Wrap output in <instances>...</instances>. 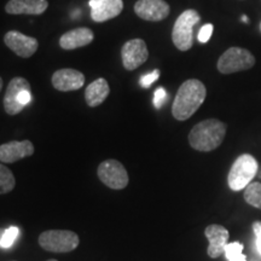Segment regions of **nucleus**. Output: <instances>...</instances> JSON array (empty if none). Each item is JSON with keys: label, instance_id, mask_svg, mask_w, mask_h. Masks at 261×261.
<instances>
[{"label": "nucleus", "instance_id": "13", "mask_svg": "<svg viewBox=\"0 0 261 261\" xmlns=\"http://www.w3.org/2000/svg\"><path fill=\"white\" fill-rule=\"evenodd\" d=\"M25 89H31V84L24 77H14L10 81L4 97V109L9 115H16L24 109L19 104V94Z\"/></svg>", "mask_w": 261, "mask_h": 261}, {"label": "nucleus", "instance_id": "3", "mask_svg": "<svg viewBox=\"0 0 261 261\" xmlns=\"http://www.w3.org/2000/svg\"><path fill=\"white\" fill-rule=\"evenodd\" d=\"M257 168L259 165L252 155L243 154L238 156L227 175V182L231 190L241 191L246 189L256 175Z\"/></svg>", "mask_w": 261, "mask_h": 261}, {"label": "nucleus", "instance_id": "6", "mask_svg": "<svg viewBox=\"0 0 261 261\" xmlns=\"http://www.w3.org/2000/svg\"><path fill=\"white\" fill-rule=\"evenodd\" d=\"M255 64V57L242 47H230L221 55L218 61V70L221 74H232L248 70Z\"/></svg>", "mask_w": 261, "mask_h": 261}, {"label": "nucleus", "instance_id": "28", "mask_svg": "<svg viewBox=\"0 0 261 261\" xmlns=\"http://www.w3.org/2000/svg\"><path fill=\"white\" fill-rule=\"evenodd\" d=\"M242 21L244 22V23H248V17H247L246 15H243V16H242Z\"/></svg>", "mask_w": 261, "mask_h": 261}, {"label": "nucleus", "instance_id": "31", "mask_svg": "<svg viewBox=\"0 0 261 261\" xmlns=\"http://www.w3.org/2000/svg\"><path fill=\"white\" fill-rule=\"evenodd\" d=\"M260 31H261V23H260Z\"/></svg>", "mask_w": 261, "mask_h": 261}, {"label": "nucleus", "instance_id": "5", "mask_svg": "<svg viewBox=\"0 0 261 261\" xmlns=\"http://www.w3.org/2000/svg\"><path fill=\"white\" fill-rule=\"evenodd\" d=\"M80 238L74 231L47 230L39 236V244L44 250L51 253H69L76 249Z\"/></svg>", "mask_w": 261, "mask_h": 261}, {"label": "nucleus", "instance_id": "8", "mask_svg": "<svg viewBox=\"0 0 261 261\" xmlns=\"http://www.w3.org/2000/svg\"><path fill=\"white\" fill-rule=\"evenodd\" d=\"M122 64L127 70H135L144 64L149 57L146 44L142 39H132L125 42L121 50Z\"/></svg>", "mask_w": 261, "mask_h": 261}, {"label": "nucleus", "instance_id": "19", "mask_svg": "<svg viewBox=\"0 0 261 261\" xmlns=\"http://www.w3.org/2000/svg\"><path fill=\"white\" fill-rule=\"evenodd\" d=\"M244 201L248 204L261 210V184L260 182H250L246 188L243 194Z\"/></svg>", "mask_w": 261, "mask_h": 261}, {"label": "nucleus", "instance_id": "27", "mask_svg": "<svg viewBox=\"0 0 261 261\" xmlns=\"http://www.w3.org/2000/svg\"><path fill=\"white\" fill-rule=\"evenodd\" d=\"M5 230L6 228H0V248H2V240H3V236H4V233H5Z\"/></svg>", "mask_w": 261, "mask_h": 261}, {"label": "nucleus", "instance_id": "22", "mask_svg": "<svg viewBox=\"0 0 261 261\" xmlns=\"http://www.w3.org/2000/svg\"><path fill=\"white\" fill-rule=\"evenodd\" d=\"M18 232H19L18 227L16 226H10L9 228H6L4 236H3V240H2V248L8 249V248L12 247V244L15 243L16 238L18 236Z\"/></svg>", "mask_w": 261, "mask_h": 261}, {"label": "nucleus", "instance_id": "7", "mask_svg": "<svg viewBox=\"0 0 261 261\" xmlns=\"http://www.w3.org/2000/svg\"><path fill=\"white\" fill-rule=\"evenodd\" d=\"M98 178L113 190H122L128 185L129 178L125 166L117 160H106L98 166Z\"/></svg>", "mask_w": 261, "mask_h": 261}, {"label": "nucleus", "instance_id": "23", "mask_svg": "<svg viewBox=\"0 0 261 261\" xmlns=\"http://www.w3.org/2000/svg\"><path fill=\"white\" fill-rule=\"evenodd\" d=\"M213 24H204L203 27L200 29V32H198V41L202 42V44H205V42L210 41L212 34H213Z\"/></svg>", "mask_w": 261, "mask_h": 261}, {"label": "nucleus", "instance_id": "12", "mask_svg": "<svg viewBox=\"0 0 261 261\" xmlns=\"http://www.w3.org/2000/svg\"><path fill=\"white\" fill-rule=\"evenodd\" d=\"M85 84L84 74L79 70L70 69H60L55 71L52 75V85L54 87L62 92H69V91H76L81 89Z\"/></svg>", "mask_w": 261, "mask_h": 261}, {"label": "nucleus", "instance_id": "15", "mask_svg": "<svg viewBox=\"0 0 261 261\" xmlns=\"http://www.w3.org/2000/svg\"><path fill=\"white\" fill-rule=\"evenodd\" d=\"M204 236L207 237L210 246H208L207 253L212 259H217L221 254L225 252L230 233L228 231L221 225L212 224L210 226L205 227Z\"/></svg>", "mask_w": 261, "mask_h": 261}, {"label": "nucleus", "instance_id": "1", "mask_svg": "<svg viewBox=\"0 0 261 261\" xmlns=\"http://www.w3.org/2000/svg\"><path fill=\"white\" fill-rule=\"evenodd\" d=\"M207 90L205 86L197 79L187 80L179 87L172 106V114L178 121H185L190 119L203 104Z\"/></svg>", "mask_w": 261, "mask_h": 261}, {"label": "nucleus", "instance_id": "25", "mask_svg": "<svg viewBox=\"0 0 261 261\" xmlns=\"http://www.w3.org/2000/svg\"><path fill=\"white\" fill-rule=\"evenodd\" d=\"M159 76H160V70L156 69V70L152 71V73H149V74L144 75V76L140 79V84H142L143 87H149L150 85L154 83V81L159 79Z\"/></svg>", "mask_w": 261, "mask_h": 261}, {"label": "nucleus", "instance_id": "17", "mask_svg": "<svg viewBox=\"0 0 261 261\" xmlns=\"http://www.w3.org/2000/svg\"><path fill=\"white\" fill-rule=\"evenodd\" d=\"M47 8V0H10L5 11L10 15H41Z\"/></svg>", "mask_w": 261, "mask_h": 261}, {"label": "nucleus", "instance_id": "4", "mask_svg": "<svg viewBox=\"0 0 261 261\" xmlns=\"http://www.w3.org/2000/svg\"><path fill=\"white\" fill-rule=\"evenodd\" d=\"M200 14L196 10H187L179 16L172 31V40L180 51H188L194 44V27L200 22Z\"/></svg>", "mask_w": 261, "mask_h": 261}, {"label": "nucleus", "instance_id": "26", "mask_svg": "<svg viewBox=\"0 0 261 261\" xmlns=\"http://www.w3.org/2000/svg\"><path fill=\"white\" fill-rule=\"evenodd\" d=\"M253 231L256 236V247L257 252L261 255V221H254L253 223Z\"/></svg>", "mask_w": 261, "mask_h": 261}, {"label": "nucleus", "instance_id": "18", "mask_svg": "<svg viewBox=\"0 0 261 261\" xmlns=\"http://www.w3.org/2000/svg\"><path fill=\"white\" fill-rule=\"evenodd\" d=\"M109 93L110 87L108 81L103 77H99V79L94 80L93 83H91L86 87V90H85V100H86L89 107L96 108L107 99Z\"/></svg>", "mask_w": 261, "mask_h": 261}, {"label": "nucleus", "instance_id": "14", "mask_svg": "<svg viewBox=\"0 0 261 261\" xmlns=\"http://www.w3.org/2000/svg\"><path fill=\"white\" fill-rule=\"evenodd\" d=\"M33 154L34 145L31 140H12L0 145V161L4 163H14L24 158H29Z\"/></svg>", "mask_w": 261, "mask_h": 261}, {"label": "nucleus", "instance_id": "10", "mask_svg": "<svg viewBox=\"0 0 261 261\" xmlns=\"http://www.w3.org/2000/svg\"><path fill=\"white\" fill-rule=\"evenodd\" d=\"M135 12L144 21L159 22L168 17L171 8L165 0H138L135 4Z\"/></svg>", "mask_w": 261, "mask_h": 261}, {"label": "nucleus", "instance_id": "16", "mask_svg": "<svg viewBox=\"0 0 261 261\" xmlns=\"http://www.w3.org/2000/svg\"><path fill=\"white\" fill-rule=\"evenodd\" d=\"M93 39L94 34L90 28L80 27L64 33L60 39V46L63 50H75L90 45Z\"/></svg>", "mask_w": 261, "mask_h": 261}, {"label": "nucleus", "instance_id": "2", "mask_svg": "<svg viewBox=\"0 0 261 261\" xmlns=\"http://www.w3.org/2000/svg\"><path fill=\"white\" fill-rule=\"evenodd\" d=\"M226 135V125L217 119H208L194 126L189 135L191 148L208 152L219 148Z\"/></svg>", "mask_w": 261, "mask_h": 261}, {"label": "nucleus", "instance_id": "9", "mask_svg": "<svg viewBox=\"0 0 261 261\" xmlns=\"http://www.w3.org/2000/svg\"><path fill=\"white\" fill-rule=\"evenodd\" d=\"M4 42L10 50L19 57L29 58L38 50V40L35 38L22 34L21 32L10 31L5 34Z\"/></svg>", "mask_w": 261, "mask_h": 261}, {"label": "nucleus", "instance_id": "29", "mask_svg": "<svg viewBox=\"0 0 261 261\" xmlns=\"http://www.w3.org/2000/svg\"><path fill=\"white\" fill-rule=\"evenodd\" d=\"M3 84H4V83H3V79H2V77H0V92H2V89H3Z\"/></svg>", "mask_w": 261, "mask_h": 261}, {"label": "nucleus", "instance_id": "20", "mask_svg": "<svg viewBox=\"0 0 261 261\" xmlns=\"http://www.w3.org/2000/svg\"><path fill=\"white\" fill-rule=\"evenodd\" d=\"M16 185L15 175L4 165H0V195L9 194Z\"/></svg>", "mask_w": 261, "mask_h": 261}, {"label": "nucleus", "instance_id": "11", "mask_svg": "<svg viewBox=\"0 0 261 261\" xmlns=\"http://www.w3.org/2000/svg\"><path fill=\"white\" fill-rule=\"evenodd\" d=\"M89 5L91 18L98 23L117 17L123 10L122 0H90Z\"/></svg>", "mask_w": 261, "mask_h": 261}, {"label": "nucleus", "instance_id": "21", "mask_svg": "<svg viewBox=\"0 0 261 261\" xmlns=\"http://www.w3.org/2000/svg\"><path fill=\"white\" fill-rule=\"evenodd\" d=\"M243 244L233 242L227 243L225 247V255H226L228 261H247V256L242 253Z\"/></svg>", "mask_w": 261, "mask_h": 261}, {"label": "nucleus", "instance_id": "24", "mask_svg": "<svg viewBox=\"0 0 261 261\" xmlns=\"http://www.w3.org/2000/svg\"><path fill=\"white\" fill-rule=\"evenodd\" d=\"M166 98H167V93H166V90L160 87L155 91L154 93V106L160 109L163 106V103L166 102Z\"/></svg>", "mask_w": 261, "mask_h": 261}, {"label": "nucleus", "instance_id": "30", "mask_svg": "<svg viewBox=\"0 0 261 261\" xmlns=\"http://www.w3.org/2000/svg\"><path fill=\"white\" fill-rule=\"evenodd\" d=\"M47 261H57L56 259H50V260H47Z\"/></svg>", "mask_w": 261, "mask_h": 261}]
</instances>
